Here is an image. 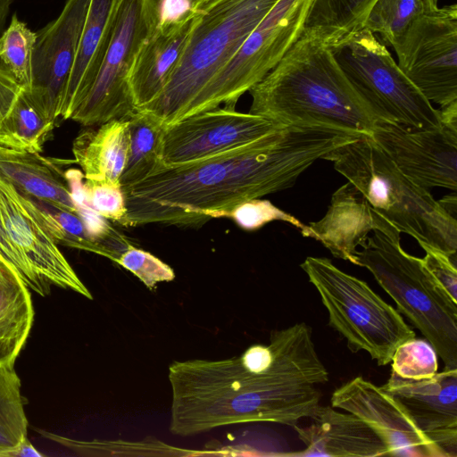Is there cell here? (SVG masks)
<instances>
[{"label": "cell", "instance_id": "cell-43", "mask_svg": "<svg viewBox=\"0 0 457 457\" xmlns=\"http://www.w3.org/2000/svg\"><path fill=\"white\" fill-rule=\"evenodd\" d=\"M205 2L209 1V0H204ZM205 4V3H204Z\"/></svg>", "mask_w": 457, "mask_h": 457}, {"label": "cell", "instance_id": "cell-20", "mask_svg": "<svg viewBox=\"0 0 457 457\" xmlns=\"http://www.w3.org/2000/svg\"><path fill=\"white\" fill-rule=\"evenodd\" d=\"M201 12L180 21L157 24L143 43L129 74V87L136 110L156 100L169 83L185 51Z\"/></svg>", "mask_w": 457, "mask_h": 457}, {"label": "cell", "instance_id": "cell-40", "mask_svg": "<svg viewBox=\"0 0 457 457\" xmlns=\"http://www.w3.org/2000/svg\"><path fill=\"white\" fill-rule=\"evenodd\" d=\"M442 208L452 217L456 219L457 214V195L456 191H453L452 194L445 195L439 201H437Z\"/></svg>", "mask_w": 457, "mask_h": 457}, {"label": "cell", "instance_id": "cell-21", "mask_svg": "<svg viewBox=\"0 0 457 457\" xmlns=\"http://www.w3.org/2000/svg\"><path fill=\"white\" fill-rule=\"evenodd\" d=\"M121 1L91 0L58 118L71 119L90 92L112 40Z\"/></svg>", "mask_w": 457, "mask_h": 457}, {"label": "cell", "instance_id": "cell-42", "mask_svg": "<svg viewBox=\"0 0 457 457\" xmlns=\"http://www.w3.org/2000/svg\"><path fill=\"white\" fill-rule=\"evenodd\" d=\"M183 1L186 2L189 5V7L195 12L200 11L201 7L205 3L204 0H183Z\"/></svg>", "mask_w": 457, "mask_h": 457}, {"label": "cell", "instance_id": "cell-37", "mask_svg": "<svg viewBox=\"0 0 457 457\" xmlns=\"http://www.w3.org/2000/svg\"><path fill=\"white\" fill-rule=\"evenodd\" d=\"M0 256H2L19 274L32 291L36 292L33 274L21 254L12 244L0 220Z\"/></svg>", "mask_w": 457, "mask_h": 457}, {"label": "cell", "instance_id": "cell-33", "mask_svg": "<svg viewBox=\"0 0 457 457\" xmlns=\"http://www.w3.org/2000/svg\"><path fill=\"white\" fill-rule=\"evenodd\" d=\"M437 356L427 339L414 337L396 348L390 362L391 370L403 378H428L437 372Z\"/></svg>", "mask_w": 457, "mask_h": 457}, {"label": "cell", "instance_id": "cell-34", "mask_svg": "<svg viewBox=\"0 0 457 457\" xmlns=\"http://www.w3.org/2000/svg\"><path fill=\"white\" fill-rule=\"evenodd\" d=\"M244 229L254 230L274 220L287 222L302 231L305 224L268 200L254 198L237 205L228 215Z\"/></svg>", "mask_w": 457, "mask_h": 457}, {"label": "cell", "instance_id": "cell-10", "mask_svg": "<svg viewBox=\"0 0 457 457\" xmlns=\"http://www.w3.org/2000/svg\"><path fill=\"white\" fill-rule=\"evenodd\" d=\"M158 24L157 0H122L114 31L96 81L70 120L99 126L135 111L129 74L135 59Z\"/></svg>", "mask_w": 457, "mask_h": 457}, {"label": "cell", "instance_id": "cell-19", "mask_svg": "<svg viewBox=\"0 0 457 457\" xmlns=\"http://www.w3.org/2000/svg\"><path fill=\"white\" fill-rule=\"evenodd\" d=\"M307 425H294L305 448L287 456L376 457L389 456L381 437L361 419L332 406L319 405L306 418Z\"/></svg>", "mask_w": 457, "mask_h": 457}, {"label": "cell", "instance_id": "cell-16", "mask_svg": "<svg viewBox=\"0 0 457 457\" xmlns=\"http://www.w3.org/2000/svg\"><path fill=\"white\" fill-rule=\"evenodd\" d=\"M407 412L445 457L457 456V369L409 379L391 370L380 386Z\"/></svg>", "mask_w": 457, "mask_h": 457}, {"label": "cell", "instance_id": "cell-35", "mask_svg": "<svg viewBox=\"0 0 457 457\" xmlns=\"http://www.w3.org/2000/svg\"><path fill=\"white\" fill-rule=\"evenodd\" d=\"M116 262L136 275L149 288L154 287L158 282L171 281L175 278L173 270L168 264L132 245Z\"/></svg>", "mask_w": 457, "mask_h": 457}, {"label": "cell", "instance_id": "cell-17", "mask_svg": "<svg viewBox=\"0 0 457 457\" xmlns=\"http://www.w3.org/2000/svg\"><path fill=\"white\" fill-rule=\"evenodd\" d=\"M90 4L91 0H66L59 16L36 32L31 87L55 120Z\"/></svg>", "mask_w": 457, "mask_h": 457}, {"label": "cell", "instance_id": "cell-28", "mask_svg": "<svg viewBox=\"0 0 457 457\" xmlns=\"http://www.w3.org/2000/svg\"><path fill=\"white\" fill-rule=\"evenodd\" d=\"M21 383L13 366L0 365V456H20L28 439Z\"/></svg>", "mask_w": 457, "mask_h": 457}, {"label": "cell", "instance_id": "cell-9", "mask_svg": "<svg viewBox=\"0 0 457 457\" xmlns=\"http://www.w3.org/2000/svg\"><path fill=\"white\" fill-rule=\"evenodd\" d=\"M312 0H278L227 65L197 95L180 120L219 107H234L300 37Z\"/></svg>", "mask_w": 457, "mask_h": 457}, {"label": "cell", "instance_id": "cell-3", "mask_svg": "<svg viewBox=\"0 0 457 457\" xmlns=\"http://www.w3.org/2000/svg\"><path fill=\"white\" fill-rule=\"evenodd\" d=\"M249 92L248 112L283 126L325 125L370 136L378 120L329 46L303 31Z\"/></svg>", "mask_w": 457, "mask_h": 457}, {"label": "cell", "instance_id": "cell-1", "mask_svg": "<svg viewBox=\"0 0 457 457\" xmlns=\"http://www.w3.org/2000/svg\"><path fill=\"white\" fill-rule=\"evenodd\" d=\"M311 328L295 323L222 360L174 361L170 430L181 436L250 422L294 426L320 405L328 381Z\"/></svg>", "mask_w": 457, "mask_h": 457}, {"label": "cell", "instance_id": "cell-31", "mask_svg": "<svg viewBox=\"0 0 457 457\" xmlns=\"http://www.w3.org/2000/svg\"><path fill=\"white\" fill-rule=\"evenodd\" d=\"M425 11L422 0H376L363 28L378 34L384 46L393 47L413 20Z\"/></svg>", "mask_w": 457, "mask_h": 457}, {"label": "cell", "instance_id": "cell-39", "mask_svg": "<svg viewBox=\"0 0 457 457\" xmlns=\"http://www.w3.org/2000/svg\"><path fill=\"white\" fill-rule=\"evenodd\" d=\"M441 126L457 131V101H453L438 109Z\"/></svg>", "mask_w": 457, "mask_h": 457}, {"label": "cell", "instance_id": "cell-27", "mask_svg": "<svg viewBox=\"0 0 457 457\" xmlns=\"http://www.w3.org/2000/svg\"><path fill=\"white\" fill-rule=\"evenodd\" d=\"M55 120L38 94L31 87H22L5 119L1 134L29 151L41 153Z\"/></svg>", "mask_w": 457, "mask_h": 457}, {"label": "cell", "instance_id": "cell-18", "mask_svg": "<svg viewBox=\"0 0 457 457\" xmlns=\"http://www.w3.org/2000/svg\"><path fill=\"white\" fill-rule=\"evenodd\" d=\"M377 229L386 233L397 230L347 182L332 195L323 218L305 225L301 234L320 241L333 256L357 265V246L366 240L369 232Z\"/></svg>", "mask_w": 457, "mask_h": 457}, {"label": "cell", "instance_id": "cell-24", "mask_svg": "<svg viewBox=\"0 0 457 457\" xmlns=\"http://www.w3.org/2000/svg\"><path fill=\"white\" fill-rule=\"evenodd\" d=\"M33 320L29 287L0 256V365L13 366L29 337Z\"/></svg>", "mask_w": 457, "mask_h": 457}, {"label": "cell", "instance_id": "cell-7", "mask_svg": "<svg viewBox=\"0 0 457 457\" xmlns=\"http://www.w3.org/2000/svg\"><path fill=\"white\" fill-rule=\"evenodd\" d=\"M300 267L317 289L328 324L353 352L365 351L379 366L391 362L396 348L415 337L400 312L360 278L323 257H307Z\"/></svg>", "mask_w": 457, "mask_h": 457}, {"label": "cell", "instance_id": "cell-29", "mask_svg": "<svg viewBox=\"0 0 457 457\" xmlns=\"http://www.w3.org/2000/svg\"><path fill=\"white\" fill-rule=\"evenodd\" d=\"M29 198L36 217L57 245L107 257L104 246L90 235L78 213L43 200Z\"/></svg>", "mask_w": 457, "mask_h": 457}, {"label": "cell", "instance_id": "cell-15", "mask_svg": "<svg viewBox=\"0 0 457 457\" xmlns=\"http://www.w3.org/2000/svg\"><path fill=\"white\" fill-rule=\"evenodd\" d=\"M331 405L366 422L385 442L389 456L445 457L390 395L362 377L336 389Z\"/></svg>", "mask_w": 457, "mask_h": 457}, {"label": "cell", "instance_id": "cell-13", "mask_svg": "<svg viewBox=\"0 0 457 457\" xmlns=\"http://www.w3.org/2000/svg\"><path fill=\"white\" fill-rule=\"evenodd\" d=\"M0 220L12 244L29 265L41 296L55 286L86 298L92 295L79 279L58 245L36 217L29 196L0 176Z\"/></svg>", "mask_w": 457, "mask_h": 457}, {"label": "cell", "instance_id": "cell-32", "mask_svg": "<svg viewBox=\"0 0 457 457\" xmlns=\"http://www.w3.org/2000/svg\"><path fill=\"white\" fill-rule=\"evenodd\" d=\"M71 187L76 204H86L106 220L122 224L126 213V198L120 183L86 179L84 184Z\"/></svg>", "mask_w": 457, "mask_h": 457}, {"label": "cell", "instance_id": "cell-26", "mask_svg": "<svg viewBox=\"0 0 457 457\" xmlns=\"http://www.w3.org/2000/svg\"><path fill=\"white\" fill-rule=\"evenodd\" d=\"M129 149L120 179L122 188L151 173L160 162L159 154L163 125L158 116L147 110H136L128 117Z\"/></svg>", "mask_w": 457, "mask_h": 457}, {"label": "cell", "instance_id": "cell-14", "mask_svg": "<svg viewBox=\"0 0 457 457\" xmlns=\"http://www.w3.org/2000/svg\"><path fill=\"white\" fill-rule=\"evenodd\" d=\"M398 170L416 185L457 188V131L445 126L410 129L377 120L370 135Z\"/></svg>", "mask_w": 457, "mask_h": 457}, {"label": "cell", "instance_id": "cell-22", "mask_svg": "<svg viewBox=\"0 0 457 457\" xmlns=\"http://www.w3.org/2000/svg\"><path fill=\"white\" fill-rule=\"evenodd\" d=\"M0 176L24 195L78 213L65 173L49 158L0 134Z\"/></svg>", "mask_w": 457, "mask_h": 457}, {"label": "cell", "instance_id": "cell-5", "mask_svg": "<svg viewBox=\"0 0 457 457\" xmlns=\"http://www.w3.org/2000/svg\"><path fill=\"white\" fill-rule=\"evenodd\" d=\"M278 0H209L169 83L147 110L168 127L227 65ZM143 110V109H142Z\"/></svg>", "mask_w": 457, "mask_h": 457}, {"label": "cell", "instance_id": "cell-11", "mask_svg": "<svg viewBox=\"0 0 457 457\" xmlns=\"http://www.w3.org/2000/svg\"><path fill=\"white\" fill-rule=\"evenodd\" d=\"M398 66L430 103L457 101V4L425 11L393 46Z\"/></svg>", "mask_w": 457, "mask_h": 457}, {"label": "cell", "instance_id": "cell-30", "mask_svg": "<svg viewBox=\"0 0 457 457\" xmlns=\"http://www.w3.org/2000/svg\"><path fill=\"white\" fill-rule=\"evenodd\" d=\"M36 32L12 16L8 27L0 35V65L6 70L21 87H32V57Z\"/></svg>", "mask_w": 457, "mask_h": 457}, {"label": "cell", "instance_id": "cell-25", "mask_svg": "<svg viewBox=\"0 0 457 457\" xmlns=\"http://www.w3.org/2000/svg\"><path fill=\"white\" fill-rule=\"evenodd\" d=\"M376 0H312L303 32L330 46L363 28Z\"/></svg>", "mask_w": 457, "mask_h": 457}, {"label": "cell", "instance_id": "cell-4", "mask_svg": "<svg viewBox=\"0 0 457 457\" xmlns=\"http://www.w3.org/2000/svg\"><path fill=\"white\" fill-rule=\"evenodd\" d=\"M400 233L448 254L457 253V220L429 191L403 175L369 135L323 157Z\"/></svg>", "mask_w": 457, "mask_h": 457}, {"label": "cell", "instance_id": "cell-41", "mask_svg": "<svg viewBox=\"0 0 457 457\" xmlns=\"http://www.w3.org/2000/svg\"><path fill=\"white\" fill-rule=\"evenodd\" d=\"M14 0H0V35L4 30L7 16Z\"/></svg>", "mask_w": 457, "mask_h": 457}, {"label": "cell", "instance_id": "cell-8", "mask_svg": "<svg viewBox=\"0 0 457 457\" xmlns=\"http://www.w3.org/2000/svg\"><path fill=\"white\" fill-rule=\"evenodd\" d=\"M353 87L378 120L410 129L441 127L437 109L393 59L386 46L365 28L328 46Z\"/></svg>", "mask_w": 457, "mask_h": 457}, {"label": "cell", "instance_id": "cell-2", "mask_svg": "<svg viewBox=\"0 0 457 457\" xmlns=\"http://www.w3.org/2000/svg\"><path fill=\"white\" fill-rule=\"evenodd\" d=\"M361 136L325 125L282 126L196 161L162 165L123 187L122 226H191L228 217L238 204L293 187L317 160Z\"/></svg>", "mask_w": 457, "mask_h": 457}, {"label": "cell", "instance_id": "cell-36", "mask_svg": "<svg viewBox=\"0 0 457 457\" xmlns=\"http://www.w3.org/2000/svg\"><path fill=\"white\" fill-rule=\"evenodd\" d=\"M426 254L421 259L436 284L457 303V258L427 244H419Z\"/></svg>", "mask_w": 457, "mask_h": 457}, {"label": "cell", "instance_id": "cell-38", "mask_svg": "<svg viewBox=\"0 0 457 457\" xmlns=\"http://www.w3.org/2000/svg\"><path fill=\"white\" fill-rule=\"evenodd\" d=\"M21 88L14 78L0 65V134Z\"/></svg>", "mask_w": 457, "mask_h": 457}, {"label": "cell", "instance_id": "cell-23", "mask_svg": "<svg viewBox=\"0 0 457 457\" xmlns=\"http://www.w3.org/2000/svg\"><path fill=\"white\" fill-rule=\"evenodd\" d=\"M129 149V120L123 118L83 131L74 140L72 152L85 179L120 183Z\"/></svg>", "mask_w": 457, "mask_h": 457}, {"label": "cell", "instance_id": "cell-12", "mask_svg": "<svg viewBox=\"0 0 457 457\" xmlns=\"http://www.w3.org/2000/svg\"><path fill=\"white\" fill-rule=\"evenodd\" d=\"M282 126L234 107L204 111L163 129L160 163L174 165L203 159L247 144Z\"/></svg>", "mask_w": 457, "mask_h": 457}, {"label": "cell", "instance_id": "cell-6", "mask_svg": "<svg viewBox=\"0 0 457 457\" xmlns=\"http://www.w3.org/2000/svg\"><path fill=\"white\" fill-rule=\"evenodd\" d=\"M356 260L432 345L445 369H457V303L436 284L420 258L403 249L400 232L374 230Z\"/></svg>", "mask_w": 457, "mask_h": 457}]
</instances>
